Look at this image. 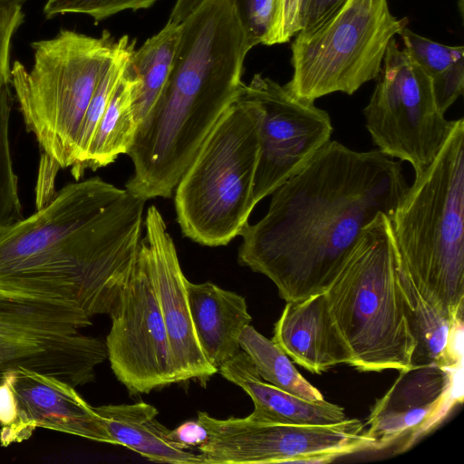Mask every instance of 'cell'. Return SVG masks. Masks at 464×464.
Returning a JSON list of instances; mask_svg holds the SVG:
<instances>
[{
	"mask_svg": "<svg viewBox=\"0 0 464 464\" xmlns=\"http://www.w3.org/2000/svg\"><path fill=\"white\" fill-rule=\"evenodd\" d=\"M171 71L128 151L125 189L169 198L217 121L236 101L251 50L231 0H205L181 23Z\"/></svg>",
	"mask_w": 464,
	"mask_h": 464,
	"instance_id": "3957f363",
	"label": "cell"
},
{
	"mask_svg": "<svg viewBox=\"0 0 464 464\" xmlns=\"http://www.w3.org/2000/svg\"><path fill=\"white\" fill-rule=\"evenodd\" d=\"M400 281L417 345L411 365L463 366V320H451L417 291L400 257Z\"/></svg>",
	"mask_w": 464,
	"mask_h": 464,
	"instance_id": "44dd1931",
	"label": "cell"
},
{
	"mask_svg": "<svg viewBox=\"0 0 464 464\" xmlns=\"http://www.w3.org/2000/svg\"><path fill=\"white\" fill-rule=\"evenodd\" d=\"M252 49L275 44L277 0H231Z\"/></svg>",
	"mask_w": 464,
	"mask_h": 464,
	"instance_id": "83f0119b",
	"label": "cell"
},
{
	"mask_svg": "<svg viewBox=\"0 0 464 464\" xmlns=\"http://www.w3.org/2000/svg\"><path fill=\"white\" fill-rule=\"evenodd\" d=\"M205 0H177L170 13L169 22L181 23Z\"/></svg>",
	"mask_w": 464,
	"mask_h": 464,
	"instance_id": "836d02e7",
	"label": "cell"
},
{
	"mask_svg": "<svg viewBox=\"0 0 464 464\" xmlns=\"http://www.w3.org/2000/svg\"><path fill=\"white\" fill-rule=\"evenodd\" d=\"M90 318L69 304L0 291V383L18 368L73 387L93 382L107 349L105 342L82 332L92 325Z\"/></svg>",
	"mask_w": 464,
	"mask_h": 464,
	"instance_id": "9c48e42d",
	"label": "cell"
},
{
	"mask_svg": "<svg viewBox=\"0 0 464 464\" xmlns=\"http://www.w3.org/2000/svg\"><path fill=\"white\" fill-rule=\"evenodd\" d=\"M407 24L392 14L387 0H344L296 34L293 76L285 86L311 102L333 92L353 94L378 77L388 44Z\"/></svg>",
	"mask_w": 464,
	"mask_h": 464,
	"instance_id": "ba28073f",
	"label": "cell"
},
{
	"mask_svg": "<svg viewBox=\"0 0 464 464\" xmlns=\"http://www.w3.org/2000/svg\"><path fill=\"white\" fill-rule=\"evenodd\" d=\"M31 47L34 64L28 71L20 62L14 63L12 88L26 130L44 154L60 169L72 168L83 118L118 41L108 31L92 37L62 29Z\"/></svg>",
	"mask_w": 464,
	"mask_h": 464,
	"instance_id": "52a82bcc",
	"label": "cell"
},
{
	"mask_svg": "<svg viewBox=\"0 0 464 464\" xmlns=\"http://www.w3.org/2000/svg\"><path fill=\"white\" fill-rule=\"evenodd\" d=\"M272 340L295 362L313 373L353 363L352 353L330 313L324 293L286 303L275 324Z\"/></svg>",
	"mask_w": 464,
	"mask_h": 464,
	"instance_id": "e0dca14e",
	"label": "cell"
},
{
	"mask_svg": "<svg viewBox=\"0 0 464 464\" xmlns=\"http://www.w3.org/2000/svg\"><path fill=\"white\" fill-rule=\"evenodd\" d=\"M112 440L151 461L172 464L203 463L199 454L183 447L173 430L161 424L158 410L146 402L94 407Z\"/></svg>",
	"mask_w": 464,
	"mask_h": 464,
	"instance_id": "ffe728a7",
	"label": "cell"
},
{
	"mask_svg": "<svg viewBox=\"0 0 464 464\" xmlns=\"http://www.w3.org/2000/svg\"><path fill=\"white\" fill-rule=\"evenodd\" d=\"M22 4H0V90L11 84L10 47L13 37L23 24Z\"/></svg>",
	"mask_w": 464,
	"mask_h": 464,
	"instance_id": "f546056e",
	"label": "cell"
},
{
	"mask_svg": "<svg viewBox=\"0 0 464 464\" xmlns=\"http://www.w3.org/2000/svg\"><path fill=\"white\" fill-rule=\"evenodd\" d=\"M180 23L169 22L131 53L126 72L132 79V110L139 124L160 94L171 71L180 37Z\"/></svg>",
	"mask_w": 464,
	"mask_h": 464,
	"instance_id": "7402d4cb",
	"label": "cell"
},
{
	"mask_svg": "<svg viewBox=\"0 0 464 464\" xmlns=\"http://www.w3.org/2000/svg\"><path fill=\"white\" fill-rule=\"evenodd\" d=\"M136 40L123 35L118 40L117 50L102 74L86 111L77 141L76 160L72 172L83 160L96 128L109 104L111 95L120 82L126 64L135 50Z\"/></svg>",
	"mask_w": 464,
	"mask_h": 464,
	"instance_id": "484cf974",
	"label": "cell"
},
{
	"mask_svg": "<svg viewBox=\"0 0 464 464\" xmlns=\"http://www.w3.org/2000/svg\"><path fill=\"white\" fill-rule=\"evenodd\" d=\"M408 188L400 161L329 140L273 193L241 232V266L268 277L286 303L324 293L364 227L392 218Z\"/></svg>",
	"mask_w": 464,
	"mask_h": 464,
	"instance_id": "6da1fadb",
	"label": "cell"
},
{
	"mask_svg": "<svg viewBox=\"0 0 464 464\" xmlns=\"http://www.w3.org/2000/svg\"><path fill=\"white\" fill-rule=\"evenodd\" d=\"M110 316L111 325L105 341L107 357L113 373L130 393H149L177 382L167 331L141 241Z\"/></svg>",
	"mask_w": 464,
	"mask_h": 464,
	"instance_id": "7c38bea8",
	"label": "cell"
},
{
	"mask_svg": "<svg viewBox=\"0 0 464 464\" xmlns=\"http://www.w3.org/2000/svg\"><path fill=\"white\" fill-rule=\"evenodd\" d=\"M303 0H277L275 44L286 43L300 31Z\"/></svg>",
	"mask_w": 464,
	"mask_h": 464,
	"instance_id": "4dcf8cb0",
	"label": "cell"
},
{
	"mask_svg": "<svg viewBox=\"0 0 464 464\" xmlns=\"http://www.w3.org/2000/svg\"><path fill=\"white\" fill-rule=\"evenodd\" d=\"M401 260L420 295L451 320H463L464 121L430 167L415 176L391 218Z\"/></svg>",
	"mask_w": 464,
	"mask_h": 464,
	"instance_id": "277c9868",
	"label": "cell"
},
{
	"mask_svg": "<svg viewBox=\"0 0 464 464\" xmlns=\"http://www.w3.org/2000/svg\"><path fill=\"white\" fill-rule=\"evenodd\" d=\"M258 127L257 107L239 91L178 182L177 220L192 241L226 246L248 224L256 206Z\"/></svg>",
	"mask_w": 464,
	"mask_h": 464,
	"instance_id": "8992f818",
	"label": "cell"
},
{
	"mask_svg": "<svg viewBox=\"0 0 464 464\" xmlns=\"http://www.w3.org/2000/svg\"><path fill=\"white\" fill-rule=\"evenodd\" d=\"M344 0H303L301 6L300 31L312 28Z\"/></svg>",
	"mask_w": 464,
	"mask_h": 464,
	"instance_id": "1f68e13d",
	"label": "cell"
},
{
	"mask_svg": "<svg viewBox=\"0 0 464 464\" xmlns=\"http://www.w3.org/2000/svg\"><path fill=\"white\" fill-rule=\"evenodd\" d=\"M125 69L96 128L83 160L72 172L76 179L87 169L95 170L114 162L121 154H127L133 143L138 130L131 102L133 81Z\"/></svg>",
	"mask_w": 464,
	"mask_h": 464,
	"instance_id": "603a6c76",
	"label": "cell"
},
{
	"mask_svg": "<svg viewBox=\"0 0 464 464\" xmlns=\"http://www.w3.org/2000/svg\"><path fill=\"white\" fill-rule=\"evenodd\" d=\"M175 439L186 449L189 445H198L204 438V430L197 422L187 423L173 430Z\"/></svg>",
	"mask_w": 464,
	"mask_h": 464,
	"instance_id": "d6a6232c",
	"label": "cell"
},
{
	"mask_svg": "<svg viewBox=\"0 0 464 464\" xmlns=\"http://www.w3.org/2000/svg\"><path fill=\"white\" fill-rule=\"evenodd\" d=\"M140 239L149 260L150 276L167 331L176 382L207 379L216 372L198 341L188 301L186 281L172 237L155 206L144 219Z\"/></svg>",
	"mask_w": 464,
	"mask_h": 464,
	"instance_id": "2e32d148",
	"label": "cell"
},
{
	"mask_svg": "<svg viewBox=\"0 0 464 464\" xmlns=\"http://www.w3.org/2000/svg\"><path fill=\"white\" fill-rule=\"evenodd\" d=\"M400 35L404 48L430 79L438 109L445 114L463 93L464 47L434 42L417 34L407 26Z\"/></svg>",
	"mask_w": 464,
	"mask_h": 464,
	"instance_id": "cb8c5ba5",
	"label": "cell"
},
{
	"mask_svg": "<svg viewBox=\"0 0 464 464\" xmlns=\"http://www.w3.org/2000/svg\"><path fill=\"white\" fill-rule=\"evenodd\" d=\"M463 401V366L411 365L373 404L365 433L373 450L401 453L434 430Z\"/></svg>",
	"mask_w": 464,
	"mask_h": 464,
	"instance_id": "5bb4252c",
	"label": "cell"
},
{
	"mask_svg": "<svg viewBox=\"0 0 464 464\" xmlns=\"http://www.w3.org/2000/svg\"><path fill=\"white\" fill-rule=\"evenodd\" d=\"M4 380L14 395L12 421L0 428V444L28 440L37 428L113 444L101 417L70 383L36 371L18 368Z\"/></svg>",
	"mask_w": 464,
	"mask_h": 464,
	"instance_id": "9a60e30c",
	"label": "cell"
},
{
	"mask_svg": "<svg viewBox=\"0 0 464 464\" xmlns=\"http://www.w3.org/2000/svg\"><path fill=\"white\" fill-rule=\"evenodd\" d=\"M195 333L208 361L218 369L239 350V336L252 317L245 298L217 285L186 281Z\"/></svg>",
	"mask_w": 464,
	"mask_h": 464,
	"instance_id": "ac0fdd59",
	"label": "cell"
},
{
	"mask_svg": "<svg viewBox=\"0 0 464 464\" xmlns=\"http://www.w3.org/2000/svg\"><path fill=\"white\" fill-rule=\"evenodd\" d=\"M391 218L380 213L361 233L324 292L330 313L362 372L406 370L417 342L400 281Z\"/></svg>",
	"mask_w": 464,
	"mask_h": 464,
	"instance_id": "5b68a950",
	"label": "cell"
},
{
	"mask_svg": "<svg viewBox=\"0 0 464 464\" xmlns=\"http://www.w3.org/2000/svg\"><path fill=\"white\" fill-rule=\"evenodd\" d=\"M378 82L362 113L378 150L410 163L415 176L440 152L455 121L437 106L430 79L393 38L387 46Z\"/></svg>",
	"mask_w": 464,
	"mask_h": 464,
	"instance_id": "30bf717a",
	"label": "cell"
},
{
	"mask_svg": "<svg viewBox=\"0 0 464 464\" xmlns=\"http://www.w3.org/2000/svg\"><path fill=\"white\" fill-rule=\"evenodd\" d=\"M26 0H0V4L18 3L24 4Z\"/></svg>",
	"mask_w": 464,
	"mask_h": 464,
	"instance_id": "e575fe53",
	"label": "cell"
},
{
	"mask_svg": "<svg viewBox=\"0 0 464 464\" xmlns=\"http://www.w3.org/2000/svg\"><path fill=\"white\" fill-rule=\"evenodd\" d=\"M240 93L259 111V155L252 191L256 205L331 140L334 129L325 111L259 73L242 84Z\"/></svg>",
	"mask_w": 464,
	"mask_h": 464,
	"instance_id": "4fadbf2b",
	"label": "cell"
},
{
	"mask_svg": "<svg viewBox=\"0 0 464 464\" xmlns=\"http://www.w3.org/2000/svg\"><path fill=\"white\" fill-rule=\"evenodd\" d=\"M145 200L99 177L0 229V291L111 312L136 259Z\"/></svg>",
	"mask_w": 464,
	"mask_h": 464,
	"instance_id": "7a4b0ae2",
	"label": "cell"
},
{
	"mask_svg": "<svg viewBox=\"0 0 464 464\" xmlns=\"http://www.w3.org/2000/svg\"><path fill=\"white\" fill-rule=\"evenodd\" d=\"M158 0H47L44 14L51 19L65 14H83L95 23L125 10L146 9Z\"/></svg>",
	"mask_w": 464,
	"mask_h": 464,
	"instance_id": "f1b7e54d",
	"label": "cell"
},
{
	"mask_svg": "<svg viewBox=\"0 0 464 464\" xmlns=\"http://www.w3.org/2000/svg\"><path fill=\"white\" fill-rule=\"evenodd\" d=\"M218 372L250 396L255 406L250 416L255 419L304 425H330L347 418L343 407L324 399L307 401L263 382L251 359L241 349Z\"/></svg>",
	"mask_w": 464,
	"mask_h": 464,
	"instance_id": "d6986e66",
	"label": "cell"
},
{
	"mask_svg": "<svg viewBox=\"0 0 464 464\" xmlns=\"http://www.w3.org/2000/svg\"><path fill=\"white\" fill-rule=\"evenodd\" d=\"M196 421L204 430L198 454L208 464L327 463L374 445L357 419L304 425L199 411Z\"/></svg>",
	"mask_w": 464,
	"mask_h": 464,
	"instance_id": "8fae6325",
	"label": "cell"
},
{
	"mask_svg": "<svg viewBox=\"0 0 464 464\" xmlns=\"http://www.w3.org/2000/svg\"><path fill=\"white\" fill-rule=\"evenodd\" d=\"M12 84L0 90V229L24 218L9 139Z\"/></svg>",
	"mask_w": 464,
	"mask_h": 464,
	"instance_id": "4316f807",
	"label": "cell"
},
{
	"mask_svg": "<svg viewBox=\"0 0 464 464\" xmlns=\"http://www.w3.org/2000/svg\"><path fill=\"white\" fill-rule=\"evenodd\" d=\"M239 346L249 356L259 376L268 383L307 401L324 400L321 392L303 377L282 348L252 325L241 333Z\"/></svg>",
	"mask_w": 464,
	"mask_h": 464,
	"instance_id": "d4e9b609",
	"label": "cell"
}]
</instances>
